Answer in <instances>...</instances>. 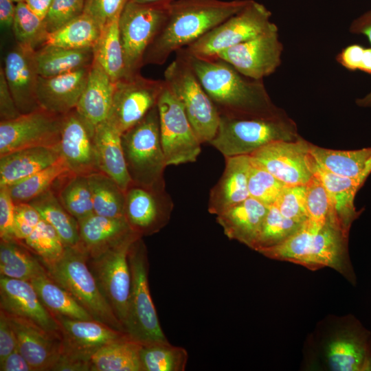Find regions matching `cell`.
I'll list each match as a JSON object with an SVG mask.
<instances>
[{
  "mask_svg": "<svg viewBox=\"0 0 371 371\" xmlns=\"http://www.w3.org/2000/svg\"><path fill=\"white\" fill-rule=\"evenodd\" d=\"M180 50L220 115L272 117L286 113L273 102L263 80L249 78L221 58L198 57Z\"/></svg>",
  "mask_w": 371,
  "mask_h": 371,
  "instance_id": "cell-1",
  "label": "cell"
},
{
  "mask_svg": "<svg viewBox=\"0 0 371 371\" xmlns=\"http://www.w3.org/2000/svg\"><path fill=\"white\" fill-rule=\"evenodd\" d=\"M251 0H176L168 19L147 49L143 65L164 64L220 23L243 9Z\"/></svg>",
  "mask_w": 371,
  "mask_h": 371,
  "instance_id": "cell-2",
  "label": "cell"
},
{
  "mask_svg": "<svg viewBox=\"0 0 371 371\" xmlns=\"http://www.w3.org/2000/svg\"><path fill=\"white\" fill-rule=\"evenodd\" d=\"M348 238V234L331 223L318 225L308 219L283 243L258 252L311 270L328 267L342 272L346 270Z\"/></svg>",
  "mask_w": 371,
  "mask_h": 371,
  "instance_id": "cell-3",
  "label": "cell"
},
{
  "mask_svg": "<svg viewBox=\"0 0 371 371\" xmlns=\"http://www.w3.org/2000/svg\"><path fill=\"white\" fill-rule=\"evenodd\" d=\"M300 137L296 123L286 113L272 117L220 115L216 133L210 144L227 157L249 155L271 142Z\"/></svg>",
  "mask_w": 371,
  "mask_h": 371,
  "instance_id": "cell-4",
  "label": "cell"
},
{
  "mask_svg": "<svg viewBox=\"0 0 371 371\" xmlns=\"http://www.w3.org/2000/svg\"><path fill=\"white\" fill-rule=\"evenodd\" d=\"M41 262L48 275L68 291L94 320L126 333L101 292L87 264V254L80 245L66 247L63 254L55 261Z\"/></svg>",
  "mask_w": 371,
  "mask_h": 371,
  "instance_id": "cell-5",
  "label": "cell"
},
{
  "mask_svg": "<svg viewBox=\"0 0 371 371\" xmlns=\"http://www.w3.org/2000/svg\"><path fill=\"white\" fill-rule=\"evenodd\" d=\"M122 144L133 184L164 192V172L167 165L161 143L157 105L122 134Z\"/></svg>",
  "mask_w": 371,
  "mask_h": 371,
  "instance_id": "cell-6",
  "label": "cell"
},
{
  "mask_svg": "<svg viewBox=\"0 0 371 371\" xmlns=\"http://www.w3.org/2000/svg\"><path fill=\"white\" fill-rule=\"evenodd\" d=\"M164 80L182 104L201 143H210L216 133L220 114L181 50L166 68Z\"/></svg>",
  "mask_w": 371,
  "mask_h": 371,
  "instance_id": "cell-7",
  "label": "cell"
},
{
  "mask_svg": "<svg viewBox=\"0 0 371 371\" xmlns=\"http://www.w3.org/2000/svg\"><path fill=\"white\" fill-rule=\"evenodd\" d=\"M128 259L131 287L125 332L130 338L141 344L168 341L150 293L149 263L142 237L132 243Z\"/></svg>",
  "mask_w": 371,
  "mask_h": 371,
  "instance_id": "cell-8",
  "label": "cell"
},
{
  "mask_svg": "<svg viewBox=\"0 0 371 371\" xmlns=\"http://www.w3.org/2000/svg\"><path fill=\"white\" fill-rule=\"evenodd\" d=\"M170 3H139L129 0L125 5L119 19L125 60V78L139 73L147 49L168 19Z\"/></svg>",
  "mask_w": 371,
  "mask_h": 371,
  "instance_id": "cell-9",
  "label": "cell"
},
{
  "mask_svg": "<svg viewBox=\"0 0 371 371\" xmlns=\"http://www.w3.org/2000/svg\"><path fill=\"white\" fill-rule=\"evenodd\" d=\"M140 236L133 233L120 243L93 255L87 264L101 292L124 328L128 319L131 275L128 254L132 243Z\"/></svg>",
  "mask_w": 371,
  "mask_h": 371,
  "instance_id": "cell-10",
  "label": "cell"
},
{
  "mask_svg": "<svg viewBox=\"0 0 371 371\" xmlns=\"http://www.w3.org/2000/svg\"><path fill=\"white\" fill-rule=\"evenodd\" d=\"M271 12L262 3L251 0L240 11L228 18L183 48L189 54L214 58L219 52L251 39L276 25Z\"/></svg>",
  "mask_w": 371,
  "mask_h": 371,
  "instance_id": "cell-11",
  "label": "cell"
},
{
  "mask_svg": "<svg viewBox=\"0 0 371 371\" xmlns=\"http://www.w3.org/2000/svg\"><path fill=\"white\" fill-rule=\"evenodd\" d=\"M157 106L167 166L196 161L201 151V143L182 104L166 82Z\"/></svg>",
  "mask_w": 371,
  "mask_h": 371,
  "instance_id": "cell-12",
  "label": "cell"
},
{
  "mask_svg": "<svg viewBox=\"0 0 371 371\" xmlns=\"http://www.w3.org/2000/svg\"><path fill=\"white\" fill-rule=\"evenodd\" d=\"M164 85V80L146 78L139 73L117 81L106 120L123 134L157 105Z\"/></svg>",
  "mask_w": 371,
  "mask_h": 371,
  "instance_id": "cell-13",
  "label": "cell"
},
{
  "mask_svg": "<svg viewBox=\"0 0 371 371\" xmlns=\"http://www.w3.org/2000/svg\"><path fill=\"white\" fill-rule=\"evenodd\" d=\"M310 142L295 140L271 142L249 155L251 160L286 186L306 185L314 175Z\"/></svg>",
  "mask_w": 371,
  "mask_h": 371,
  "instance_id": "cell-14",
  "label": "cell"
},
{
  "mask_svg": "<svg viewBox=\"0 0 371 371\" xmlns=\"http://www.w3.org/2000/svg\"><path fill=\"white\" fill-rule=\"evenodd\" d=\"M63 115L41 108L0 122V156L36 146H58Z\"/></svg>",
  "mask_w": 371,
  "mask_h": 371,
  "instance_id": "cell-15",
  "label": "cell"
},
{
  "mask_svg": "<svg viewBox=\"0 0 371 371\" xmlns=\"http://www.w3.org/2000/svg\"><path fill=\"white\" fill-rule=\"evenodd\" d=\"M283 45L277 25L260 35L219 52L218 58L230 64L242 75L263 80L281 65Z\"/></svg>",
  "mask_w": 371,
  "mask_h": 371,
  "instance_id": "cell-16",
  "label": "cell"
},
{
  "mask_svg": "<svg viewBox=\"0 0 371 371\" xmlns=\"http://www.w3.org/2000/svg\"><path fill=\"white\" fill-rule=\"evenodd\" d=\"M54 317L60 329V352L82 360L90 361L92 355L102 346L129 337L96 320Z\"/></svg>",
  "mask_w": 371,
  "mask_h": 371,
  "instance_id": "cell-17",
  "label": "cell"
},
{
  "mask_svg": "<svg viewBox=\"0 0 371 371\" xmlns=\"http://www.w3.org/2000/svg\"><path fill=\"white\" fill-rule=\"evenodd\" d=\"M0 306L7 314L28 320L61 338L58 322L30 281L0 276Z\"/></svg>",
  "mask_w": 371,
  "mask_h": 371,
  "instance_id": "cell-18",
  "label": "cell"
},
{
  "mask_svg": "<svg viewBox=\"0 0 371 371\" xmlns=\"http://www.w3.org/2000/svg\"><path fill=\"white\" fill-rule=\"evenodd\" d=\"M94 130L74 109L63 115L58 147L72 174L98 172Z\"/></svg>",
  "mask_w": 371,
  "mask_h": 371,
  "instance_id": "cell-19",
  "label": "cell"
},
{
  "mask_svg": "<svg viewBox=\"0 0 371 371\" xmlns=\"http://www.w3.org/2000/svg\"><path fill=\"white\" fill-rule=\"evenodd\" d=\"M125 196L124 217L132 230L140 236L157 233L168 223L172 206L163 203L166 200L164 192L133 184Z\"/></svg>",
  "mask_w": 371,
  "mask_h": 371,
  "instance_id": "cell-20",
  "label": "cell"
},
{
  "mask_svg": "<svg viewBox=\"0 0 371 371\" xmlns=\"http://www.w3.org/2000/svg\"><path fill=\"white\" fill-rule=\"evenodd\" d=\"M34 52L18 45L5 58L4 75L21 114L40 109L36 99L38 74Z\"/></svg>",
  "mask_w": 371,
  "mask_h": 371,
  "instance_id": "cell-21",
  "label": "cell"
},
{
  "mask_svg": "<svg viewBox=\"0 0 371 371\" xmlns=\"http://www.w3.org/2000/svg\"><path fill=\"white\" fill-rule=\"evenodd\" d=\"M89 68L51 77L38 76L36 99L40 108L57 115L74 110L85 87Z\"/></svg>",
  "mask_w": 371,
  "mask_h": 371,
  "instance_id": "cell-22",
  "label": "cell"
},
{
  "mask_svg": "<svg viewBox=\"0 0 371 371\" xmlns=\"http://www.w3.org/2000/svg\"><path fill=\"white\" fill-rule=\"evenodd\" d=\"M17 348L34 371H52L61 349V338L25 319L10 315Z\"/></svg>",
  "mask_w": 371,
  "mask_h": 371,
  "instance_id": "cell-23",
  "label": "cell"
},
{
  "mask_svg": "<svg viewBox=\"0 0 371 371\" xmlns=\"http://www.w3.org/2000/svg\"><path fill=\"white\" fill-rule=\"evenodd\" d=\"M225 159V166L223 175L210 194L208 211L215 215L249 197V155L227 157Z\"/></svg>",
  "mask_w": 371,
  "mask_h": 371,
  "instance_id": "cell-24",
  "label": "cell"
},
{
  "mask_svg": "<svg viewBox=\"0 0 371 371\" xmlns=\"http://www.w3.org/2000/svg\"><path fill=\"white\" fill-rule=\"evenodd\" d=\"M93 140L98 171L126 192L133 181L124 158L122 134L106 120L95 127Z\"/></svg>",
  "mask_w": 371,
  "mask_h": 371,
  "instance_id": "cell-25",
  "label": "cell"
},
{
  "mask_svg": "<svg viewBox=\"0 0 371 371\" xmlns=\"http://www.w3.org/2000/svg\"><path fill=\"white\" fill-rule=\"evenodd\" d=\"M269 207L249 197L216 215L225 235L252 249Z\"/></svg>",
  "mask_w": 371,
  "mask_h": 371,
  "instance_id": "cell-26",
  "label": "cell"
},
{
  "mask_svg": "<svg viewBox=\"0 0 371 371\" xmlns=\"http://www.w3.org/2000/svg\"><path fill=\"white\" fill-rule=\"evenodd\" d=\"M115 87V82L93 60L85 87L75 110L95 128L109 116Z\"/></svg>",
  "mask_w": 371,
  "mask_h": 371,
  "instance_id": "cell-27",
  "label": "cell"
},
{
  "mask_svg": "<svg viewBox=\"0 0 371 371\" xmlns=\"http://www.w3.org/2000/svg\"><path fill=\"white\" fill-rule=\"evenodd\" d=\"M61 157L58 146H36L0 156V188L9 187L43 170Z\"/></svg>",
  "mask_w": 371,
  "mask_h": 371,
  "instance_id": "cell-28",
  "label": "cell"
},
{
  "mask_svg": "<svg viewBox=\"0 0 371 371\" xmlns=\"http://www.w3.org/2000/svg\"><path fill=\"white\" fill-rule=\"evenodd\" d=\"M312 168L328 192L337 223L346 234H349L352 223L361 212L356 210L354 200L363 183L326 170L314 158Z\"/></svg>",
  "mask_w": 371,
  "mask_h": 371,
  "instance_id": "cell-29",
  "label": "cell"
},
{
  "mask_svg": "<svg viewBox=\"0 0 371 371\" xmlns=\"http://www.w3.org/2000/svg\"><path fill=\"white\" fill-rule=\"evenodd\" d=\"M79 245L88 255L102 251L135 233L125 217L110 218L95 214L78 221Z\"/></svg>",
  "mask_w": 371,
  "mask_h": 371,
  "instance_id": "cell-30",
  "label": "cell"
},
{
  "mask_svg": "<svg viewBox=\"0 0 371 371\" xmlns=\"http://www.w3.org/2000/svg\"><path fill=\"white\" fill-rule=\"evenodd\" d=\"M309 150L319 166L337 175L364 183L371 173V147L341 150L325 148L310 142Z\"/></svg>",
  "mask_w": 371,
  "mask_h": 371,
  "instance_id": "cell-31",
  "label": "cell"
},
{
  "mask_svg": "<svg viewBox=\"0 0 371 371\" xmlns=\"http://www.w3.org/2000/svg\"><path fill=\"white\" fill-rule=\"evenodd\" d=\"M326 359L335 371L371 370L368 345L362 334H345L334 339L327 347Z\"/></svg>",
  "mask_w": 371,
  "mask_h": 371,
  "instance_id": "cell-32",
  "label": "cell"
},
{
  "mask_svg": "<svg viewBox=\"0 0 371 371\" xmlns=\"http://www.w3.org/2000/svg\"><path fill=\"white\" fill-rule=\"evenodd\" d=\"M38 76L51 77L90 67L93 49H68L43 45L34 52Z\"/></svg>",
  "mask_w": 371,
  "mask_h": 371,
  "instance_id": "cell-33",
  "label": "cell"
},
{
  "mask_svg": "<svg viewBox=\"0 0 371 371\" xmlns=\"http://www.w3.org/2000/svg\"><path fill=\"white\" fill-rule=\"evenodd\" d=\"M46 271L41 259L22 242L1 240L0 276L30 281Z\"/></svg>",
  "mask_w": 371,
  "mask_h": 371,
  "instance_id": "cell-34",
  "label": "cell"
},
{
  "mask_svg": "<svg viewBox=\"0 0 371 371\" xmlns=\"http://www.w3.org/2000/svg\"><path fill=\"white\" fill-rule=\"evenodd\" d=\"M120 16L102 28L93 47V60L106 72L114 82L126 77L124 54L119 29Z\"/></svg>",
  "mask_w": 371,
  "mask_h": 371,
  "instance_id": "cell-35",
  "label": "cell"
},
{
  "mask_svg": "<svg viewBox=\"0 0 371 371\" xmlns=\"http://www.w3.org/2000/svg\"><path fill=\"white\" fill-rule=\"evenodd\" d=\"M41 302L53 315L91 320L92 316L46 271L30 281ZM94 320V319H93Z\"/></svg>",
  "mask_w": 371,
  "mask_h": 371,
  "instance_id": "cell-36",
  "label": "cell"
},
{
  "mask_svg": "<svg viewBox=\"0 0 371 371\" xmlns=\"http://www.w3.org/2000/svg\"><path fill=\"white\" fill-rule=\"evenodd\" d=\"M141 347L129 337L106 344L91 357V371H141Z\"/></svg>",
  "mask_w": 371,
  "mask_h": 371,
  "instance_id": "cell-37",
  "label": "cell"
},
{
  "mask_svg": "<svg viewBox=\"0 0 371 371\" xmlns=\"http://www.w3.org/2000/svg\"><path fill=\"white\" fill-rule=\"evenodd\" d=\"M28 203L38 212L42 219L54 228L65 247L79 244L78 221L66 210L52 190Z\"/></svg>",
  "mask_w": 371,
  "mask_h": 371,
  "instance_id": "cell-38",
  "label": "cell"
},
{
  "mask_svg": "<svg viewBox=\"0 0 371 371\" xmlns=\"http://www.w3.org/2000/svg\"><path fill=\"white\" fill-rule=\"evenodd\" d=\"M101 28L88 14L83 12L68 23L48 33L45 44L68 49H93Z\"/></svg>",
  "mask_w": 371,
  "mask_h": 371,
  "instance_id": "cell-39",
  "label": "cell"
},
{
  "mask_svg": "<svg viewBox=\"0 0 371 371\" xmlns=\"http://www.w3.org/2000/svg\"><path fill=\"white\" fill-rule=\"evenodd\" d=\"M87 176L94 214L110 218L124 217L125 192L115 181L100 171Z\"/></svg>",
  "mask_w": 371,
  "mask_h": 371,
  "instance_id": "cell-40",
  "label": "cell"
},
{
  "mask_svg": "<svg viewBox=\"0 0 371 371\" xmlns=\"http://www.w3.org/2000/svg\"><path fill=\"white\" fill-rule=\"evenodd\" d=\"M70 174L72 173L61 156L48 167L7 188L15 203H28L51 190L58 179Z\"/></svg>",
  "mask_w": 371,
  "mask_h": 371,
  "instance_id": "cell-41",
  "label": "cell"
},
{
  "mask_svg": "<svg viewBox=\"0 0 371 371\" xmlns=\"http://www.w3.org/2000/svg\"><path fill=\"white\" fill-rule=\"evenodd\" d=\"M139 359L141 371H184L188 353L168 340L142 344Z\"/></svg>",
  "mask_w": 371,
  "mask_h": 371,
  "instance_id": "cell-42",
  "label": "cell"
},
{
  "mask_svg": "<svg viewBox=\"0 0 371 371\" xmlns=\"http://www.w3.org/2000/svg\"><path fill=\"white\" fill-rule=\"evenodd\" d=\"M58 198L78 222L94 214L87 175L71 174L61 187Z\"/></svg>",
  "mask_w": 371,
  "mask_h": 371,
  "instance_id": "cell-43",
  "label": "cell"
},
{
  "mask_svg": "<svg viewBox=\"0 0 371 371\" xmlns=\"http://www.w3.org/2000/svg\"><path fill=\"white\" fill-rule=\"evenodd\" d=\"M303 223L284 216L275 205H271L252 249L258 251L283 243L296 232Z\"/></svg>",
  "mask_w": 371,
  "mask_h": 371,
  "instance_id": "cell-44",
  "label": "cell"
},
{
  "mask_svg": "<svg viewBox=\"0 0 371 371\" xmlns=\"http://www.w3.org/2000/svg\"><path fill=\"white\" fill-rule=\"evenodd\" d=\"M12 27L18 45L34 51L45 44L48 34L44 21L32 12L24 1L16 3Z\"/></svg>",
  "mask_w": 371,
  "mask_h": 371,
  "instance_id": "cell-45",
  "label": "cell"
},
{
  "mask_svg": "<svg viewBox=\"0 0 371 371\" xmlns=\"http://www.w3.org/2000/svg\"><path fill=\"white\" fill-rule=\"evenodd\" d=\"M21 242L45 262L58 260L66 247L54 228L43 219L32 233Z\"/></svg>",
  "mask_w": 371,
  "mask_h": 371,
  "instance_id": "cell-46",
  "label": "cell"
},
{
  "mask_svg": "<svg viewBox=\"0 0 371 371\" xmlns=\"http://www.w3.org/2000/svg\"><path fill=\"white\" fill-rule=\"evenodd\" d=\"M305 188L308 220L318 225L331 223L341 229L335 218L328 192L319 178L314 175L305 185Z\"/></svg>",
  "mask_w": 371,
  "mask_h": 371,
  "instance_id": "cell-47",
  "label": "cell"
},
{
  "mask_svg": "<svg viewBox=\"0 0 371 371\" xmlns=\"http://www.w3.org/2000/svg\"><path fill=\"white\" fill-rule=\"evenodd\" d=\"M286 186L251 160L248 176V191L250 197L270 207L276 203Z\"/></svg>",
  "mask_w": 371,
  "mask_h": 371,
  "instance_id": "cell-48",
  "label": "cell"
},
{
  "mask_svg": "<svg viewBox=\"0 0 371 371\" xmlns=\"http://www.w3.org/2000/svg\"><path fill=\"white\" fill-rule=\"evenodd\" d=\"M273 205L288 218L300 223L308 219L305 185L286 186Z\"/></svg>",
  "mask_w": 371,
  "mask_h": 371,
  "instance_id": "cell-49",
  "label": "cell"
},
{
  "mask_svg": "<svg viewBox=\"0 0 371 371\" xmlns=\"http://www.w3.org/2000/svg\"><path fill=\"white\" fill-rule=\"evenodd\" d=\"M85 0H53L44 20L48 33L56 31L84 12Z\"/></svg>",
  "mask_w": 371,
  "mask_h": 371,
  "instance_id": "cell-50",
  "label": "cell"
},
{
  "mask_svg": "<svg viewBox=\"0 0 371 371\" xmlns=\"http://www.w3.org/2000/svg\"><path fill=\"white\" fill-rule=\"evenodd\" d=\"M129 0H85L84 12L90 16L102 29L119 16Z\"/></svg>",
  "mask_w": 371,
  "mask_h": 371,
  "instance_id": "cell-51",
  "label": "cell"
},
{
  "mask_svg": "<svg viewBox=\"0 0 371 371\" xmlns=\"http://www.w3.org/2000/svg\"><path fill=\"white\" fill-rule=\"evenodd\" d=\"M42 220L38 212L30 203L15 205L14 238L23 241L28 237Z\"/></svg>",
  "mask_w": 371,
  "mask_h": 371,
  "instance_id": "cell-52",
  "label": "cell"
},
{
  "mask_svg": "<svg viewBox=\"0 0 371 371\" xmlns=\"http://www.w3.org/2000/svg\"><path fill=\"white\" fill-rule=\"evenodd\" d=\"M15 205L8 188H0L1 240L15 239L14 234Z\"/></svg>",
  "mask_w": 371,
  "mask_h": 371,
  "instance_id": "cell-53",
  "label": "cell"
},
{
  "mask_svg": "<svg viewBox=\"0 0 371 371\" xmlns=\"http://www.w3.org/2000/svg\"><path fill=\"white\" fill-rule=\"evenodd\" d=\"M17 347L15 332L7 313L0 309V362Z\"/></svg>",
  "mask_w": 371,
  "mask_h": 371,
  "instance_id": "cell-54",
  "label": "cell"
},
{
  "mask_svg": "<svg viewBox=\"0 0 371 371\" xmlns=\"http://www.w3.org/2000/svg\"><path fill=\"white\" fill-rule=\"evenodd\" d=\"M21 113L19 111L7 83L3 69H0V117L1 121L14 119Z\"/></svg>",
  "mask_w": 371,
  "mask_h": 371,
  "instance_id": "cell-55",
  "label": "cell"
},
{
  "mask_svg": "<svg viewBox=\"0 0 371 371\" xmlns=\"http://www.w3.org/2000/svg\"><path fill=\"white\" fill-rule=\"evenodd\" d=\"M349 30L352 34L366 36L371 44V10L355 19ZM356 104L361 107H371V91L363 98L357 99Z\"/></svg>",
  "mask_w": 371,
  "mask_h": 371,
  "instance_id": "cell-56",
  "label": "cell"
},
{
  "mask_svg": "<svg viewBox=\"0 0 371 371\" xmlns=\"http://www.w3.org/2000/svg\"><path fill=\"white\" fill-rule=\"evenodd\" d=\"M365 47L358 44L344 47L336 56V60L349 71L359 70Z\"/></svg>",
  "mask_w": 371,
  "mask_h": 371,
  "instance_id": "cell-57",
  "label": "cell"
},
{
  "mask_svg": "<svg viewBox=\"0 0 371 371\" xmlns=\"http://www.w3.org/2000/svg\"><path fill=\"white\" fill-rule=\"evenodd\" d=\"M52 371H91V363L62 352L52 368Z\"/></svg>",
  "mask_w": 371,
  "mask_h": 371,
  "instance_id": "cell-58",
  "label": "cell"
},
{
  "mask_svg": "<svg viewBox=\"0 0 371 371\" xmlns=\"http://www.w3.org/2000/svg\"><path fill=\"white\" fill-rule=\"evenodd\" d=\"M0 370L34 371L17 347L3 361L0 362Z\"/></svg>",
  "mask_w": 371,
  "mask_h": 371,
  "instance_id": "cell-59",
  "label": "cell"
},
{
  "mask_svg": "<svg viewBox=\"0 0 371 371\" xmlns=\"http://www.w3.org/2000/svg\"><path fill=\"white\" fill-rule=\"evenodd\" d=\"M13 0H0V23L3 27H12L16 4Z\"/></svg>",
  "mask_w": 371,
  "mask_h": 371,
  "instance_id": "cell-60",
  "label": "cell"
},
{
  "mask_svg": "<svg viewBox=\"0 0 371 371\" xmlns=\"http://www.w3.org/2000/svg\"><path fill=\"white\" fill-rule=\"evenodd\" d=\"M23 1L32 12L44 21L53 0H23Z\"/></svg>",
  "mask_w": 371,
  "mask_h": 371,
  "instance_id": "cell-61",
  "label": "cell"
},
{
  "mask_svg": "<svg viewBox=\"0 0 371 371\" xmlns=\"http://www.w3.org/2000/svg\"><path fill=\"white\" fill-rule=\"evenodd\" d=\"M359 70L371 75V47L365 48Z\"/></svg>",
  "mask_w": 371,
  "mask_h": 371,
  "instance_id": "cell-62",
  "label": "cell"
},
{
  "mask_svg": "<svg viewBox=\"0 0 371 371\" xmlns=\"http://www.w3.org/2000/svg\"><path fill=\"white\" fill-rule=\"evenodd\" d=\"M139 3H150L156 2H172L176 0H132Z\"/></svg>",
  "mask_w": 371,
  "mask_h": 371,
  "instance_id": "cell-63",
  "label": "cell"
},
{
  "mask_svg": "<svg viewBox=\"0 0 371 371\" xmlns=\"http://www.w3.org/2000/svg\"><path fill=\"white\" fill-rule=\"evenodd\" d=\"M15 3H18L20 1H23V0H13Z\"/></svg>",
  "mask_w": 371,
  "mask_h": 371,
  "instance_id": "cell-64",
  "label": "cell"
}]
</instances>
